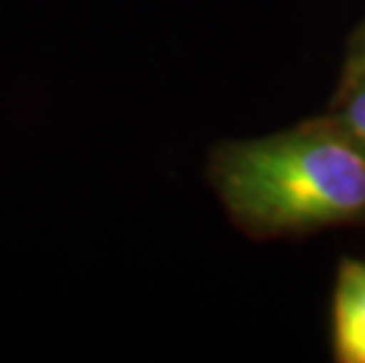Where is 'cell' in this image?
I'll return each mask as SVG.
<instances>
[{
    "mask_svg": "<svg viewBox=\"0 0 365 363\" xmlns=\"http://www.w3.org/2000/svg\"><path fill=\"white\" fill-rule=\"evenodd\" d=\"M365 71V21L354 31V36L346 43V57L341 66V81H349L354 76Z\"/></svg>",
    "mask_w": 365,
    "mask_h": 363,
    "instance_id": "obj_4",
    "label": "cell"
},
{
    "mask_svg": "<svg viewBox=\"0 0 365 363\" xmlns=\"http://www.w3.org/2000/svg\"><path fill=\"white\" fill-rule=\"evenodd\" d=\"M210 182L231 222L252 238L365 222V151L328 116L220 144Z\"/></svg>",
    "mask_w": 365,
    "mask_h": 363,
    "instance_id": "obj_1",
    "label": "cell"
},
{
    "mask_svg": "<svg viewBox=\"0 0 365 363\" xmlns=\"http://www.w3.org/2000/svg\"><path fill=\"white\" fill-rule=\"evenodd\" d=\"M325 116L365 151V71L339 81L337 95Z\"/></svg>",
    "mask_w": 365,
    "mask_h": 363,
    "instance_id": "obj_3",
    "label": "cell"
},
{
    "mask_svg": "<svg viewBox=\"0 0 365 363\" xmlns=\"http://www.w3.org/2000/svg\"><path fill=\"white\" fill-rule=\"evenodd\" d=\"M332 357L365 363V262L344 257L332 292Z\"/></svg>",
    "mask_w": 365,
    "mask_h": 363,
    "instance_id": "obj_2",
    "label": "cell"
}]
</instances>
